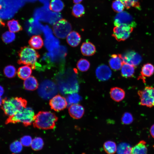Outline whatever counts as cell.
Masks as SVG:
<instances>
[{
  "mask_svg": "<svg viewBox=\"0 0 154 154\" xmlns=\"http://www.w3.org/2000/svg\"><path fill=\"white\" fill-rule=\"evenodd\" d=\"M28 42L31 47L36 49L41 48L43 45V40L39 35L33 36L29 40Z\"/></svg>",
  "mask_w": 154,
  "mask_h": 154,
  "instance_id": "obj_24",
  "label": "cell"
},
{
  "mask_svg": "<svg viewBox=\"0 0 154 154\" xmlns=\"http://www.w3.org/2000/svg\"><path fill=\"white\" fill-rule=\"evenodd\" d=\"M38 83L36 78L31 76L25 80L23 82L24 88L26 90L33 91L38 87Z\"/></svg>",
  "mask_w": 154,
  "mask_h": 154,
  "instance_id": "obj_21",
  "label": "cell"
},
{
  "mask_svg": "<svg viewBox=\"0 0 154 154\" xmlns=\"http://www.w3.org/2000/svg\"><path fill=\"white\" fill-rule=\"evenodd\" d=\"M49 104L52 109L56 111H59L66 108L68 102L64 97L60 95H57L51 99Z\"/></svg>",
  "mask_w": 154,
  "mask_h": 154,
  "instance_id": "obj_13",
  "label": "cell"
},
{
  "mask_svg": "<svg viewBox=\"0 0 154 154\" xmlns=\"http://www.w3.org/2000/svg\"><path fill=\"white\" fill-rule=\"evenodd\" d=\"M121 56L123 62L129 64L135 67L138 65L142 60L140 54L133 50L127 51Z\"/></svg>",
  "mask_w": 154,
  "mask_h": 154,
  "instance_id": "obj_12",
  "label": "cell"
},
{
  "mask_svg": "<svg viewBox=\"0 0 154 154\" xmlns=\"http://www.w3.org/2000/svg\"><path fill=\"white\" fill-rule=\"evenodd\" d=\"M15 38V34L10 31H7L4 32L1 36L3 41L5 44H9L12 42L14 40Z\"/></svg>",
  "mask_w": 154,
  "mask_h": 154,
  "instance_id": "obj_33",
  "label": "cell"
},
{
  "mask_svg": "<svg viewBox=\"0 0 154 154\" xmlns=\"http://www.w3.org/2000/svg\"><path fill=\"white\" fill-rule=\"evenodd\" d=\"M132 148L129 144L121 143L118 145L117 151L118 154H131Z\"/></svg>",
  "mask_w": 154,
  "mask_h": 154,
  "instance_id": "obj_30",
  "label": "cell"
},
{
  "mask_svg": "<svg viewBox=\"0 0 154 154\" xmlns=\"http://www.w3.org/2000/svg\"><path fill=\"white\" fill-rule=\"evenodd\" d=\"M122 123L125 125H129L131 123L133 120L132 115L128 112H125L122 115L121 118Z\"/></svg>",
  "mask_w": 154,
  "mask_h": 154,
  "instance_id": "obj_39",
  "label": "cell"
},
{
  "mask_svg": "<svg viewBox=\"0 0 154 154\" xmlns=\"http://www.w3.org/2000/svg\"><path fill=\"white\" fill-rule=\"evenodd\" d=\"M19 59L17 63L31 66L32 69L36 68L37 59L40 55L38 52L33 48L24 46L21 48L18 52Z\"/></svg>",
  "mask_w": 154,
  "mask_h": 154,
  "instance_id": "obj_5",
  "label": "cell"
},
{
  "mask_svg": "<svg viewBox=\"0 0 154 154\" xmlns=\"http://www.w3.org/2000/svg\"><path fill=\"white\" fill-rule=\"evenodd\" d=\"M124 4L125 7L129 9L131 7L140 9L139 0H119Z\"/></svg>",
  "mask_w": 154,
  "mask_h": 154,
  "instance_id": "obj_36",
  "label": "cell"
},
{
  "mask_svg": "<svg viewBox=\"0 0 154 154\" xmlns=\"http://www.w3.org/2000/svg\"><path fill=\"white\" fill-rule=\"evenodd\" d=\"M27 103V101L21 98H5L3 100L1 108L5 114L9 117L26 107Z\"/></svg>",
  "mask_w": 154,
  "mask_h": 154,
  "instance_id": "obj_3",
  "label": "cell"
},
{
  "mask_svg": "<svg viewBox=\"0 0 154 154\" xmlns=\"http://www.w3.org/2000/svg\"><path fill=\"white\" fill-rule=\"evenodd\" d=\"M95 73L97 78L101 81L108 80L112 75V72L110 68L104 64H101L97 67Z\"/></svg>",
  "mask_w": 154,
  "mask_h": 154,
  "instance_id": "obj_14",
  "label": "cell"
},
{
  "mask_svg": "<svg viewBox=\"0 0 154 154\" xmlns=\"http://www.w3.org/2000/svg\"><path fill=\"white\" fill-rule=\"evenodd\" d=\"M67 100L69 103L72 104H77L81 100V97L78 94L73 93L68 96Z\"/></svg>",
  "mask_w": 154,
  "mask_h": 154,
  "instance_id": "obj_40",
  "label": "cell"
},
{
  "mask_svg": "<svg viewBox=\"0 0 154 154\" xmlns=\"http://www.w3.org/2000/svg\"><path fill=\"white\" fill-rule=\"evenodd\" d=\"M131 154H147L146 142L141 140L132 148Z\"/></svg>",
  "mask_w": 154,
  "mask_h": 154,
  "instance_id": "obj_23",
  "label": "cell"
},
{
  "mask_svg": "<svg viewBox=\"0 0 154 154\" xmlns=\"http://www.w3.org/2000/svg\"><path fill=\"white\" fill-rule=\"evenodd\" d=\"M133 27L125 24H121L114 28L112 36L118 41H124L128 38Z\"/></svg>",
  "mask_w": 154,
  "mask_h": 154,
  "instance_id": "obj_10",
  "label": "cell"
},
{
  "mask_svg": "<svg viewBox=\"0 0 154 154\" xmlns=\"http://www.w3.org/2000/svg\"><path fill=\"white\" fill-rule=\"evenodd\" d=\"M135 67L131 65L123 62L121 68L122 76L126 78L133 77L135 73Z\"/></svg>",
  "mask_w": 154,
  "mask_h": 154,
  "instance_id": "obj_22",
  "label": "cell"
},
{
  "mask_svg": "<svg viewBox=\"0 0 154 154\" xmlns=\"http://www.w3.org/2000/svg\"><path fill=\"white\" fill-rule=\"evenodd\" d=\"M45 45L47 49L50 52L59 46L58 40L52 35L45 37Z\"/></svg>",
  "mask_w": 154,
  "mask_h": 154,
  "instance_id": "obj_20",
  "label": "cell"
},
{
  "mask_svg": "<svg viewBox=\"0 0 154 154\" xmlns=\"http://www.w3.org/2000/svg\"><path fill=\"white\" fill-rule=\"evenodd\" d=\"M77 71L75 69L68 70L59 74L56 80L59 89L63 94L76 93L78 89L77 80Z\"/></svg>",
  "mask_w": 154,
  "mask_h": 154,
  "instance_id": "obj_1",
  "label": "cell"
},
{
  "mask_svg": "<svg viewBox=\"0 0 154 154\" xmlns=\"http://www.w3.org/2000/svg\"><path fill=\"white\" fill-rule=\"evenodd\" d=\"M44 142L43 139L40 137H37L34 138L31 144L32 149L35 151H38L43 147Z\"/></svg>",
  "mask_w": 154,
  "mask_h": 154,
  "instance_id": "obj_32",
  "label": "cell"
},
{
  "mask_svg": "<svg viewBox=\"0 0 154 154\" xmlns=\"http://www.w3.org/2000/svg\"><path fill=\"white\" fill-rule=\"evenodd\" d=\"M64 5L61 0H52L50 4L49 8L51 11L58 12L64 8Z\"/></svg>",
  "mask_w": 154,
  "mask_h": 154,
  "instance_id": "obj_29",
  "label": "cell"
},
{
  "mask_svg": "<svg viewBox=\"0 0 154 154\" xmlns=\"http://www.w3.org/2000/svg\"><path fill=\"white\" fill-rule=\"evenodd\" d=\"M4 92V89L3 87L0 85V96H2Z\"/></svg>",
  "mask_w": 154,
  "mask_h": 154,
  "instance_id": "obj_43",
  "label": "cell"
},
{
  "mask_svg": "<svg viewBox=\"0 0 154 154\" xmlns=\"http://www.w3.org/2000/svg\"><path fill=\"white\" fill-rule=\"evenodd\" d=\"M58 88L52 81L45 80L42 82L38 88V93L42 98L48 100L52 98L57 93Z\"/></svg>",
  "mask_w": 154,
  "mask_h": 154,
  "instance_id": "obj_7",
  "label": "cell"
},
{
  "mask_svg": "<svg viewBox=\"0 0 154 154\" xmlns=\"http://www.w3.org/2000/svg\"><path fill=\"white\" fill-rule=\"evenodd\" d=\"M150 132L152 137L154 138V124L153 125L150 127Z\"/></svg>",
  "mask_w": 154,
  "mask_h": 154,
  "instance_id": "obj_42",
  "label": "cell"
},
{
  "mask_svg": "<svg viewBox=\"0 0 154 154\" xmlns=\"http://www.w3.org/2000/svg\"><path fill=\"white\" fill-rule=\"evenodd\" d=\"M69 114L73 118L78 119L81 118L83 116L85 110L82 105L78 104H72L68 109Z\"/></svg>",
  "mask_w": 154,
  "mask_h": 154,
  "instance_id": "obj_15",
  "label": "cell"
},
{
  "mask_svg": "<svg viewBox=\"0 0 154 154\" xmlns=\"http://www.w3.org/2000/svg\"><path fill=\"white\" fill-rule=\"evenodd\" d=\"M35 116L33 109L31 108L26 107L14 115L9 116L6 120L5 123L20 122L27 126L33 123Z\"/></svg>",
  "mask_w": 154,
  "mask_h": 154,
  "instance_id": "obj_4",
  "label": "cell"
},
{
  "mask_svg": "<svg viewBox=\"0 0 154 154\" xmlns=\"http://www.w3.org/2000/svg\"><path fill=\"white\" fill-rule=\"evenodd\" d=\"M114 24L115 26L125 24L133 28L136 26V23L132 17L125 11L118 13L116 15L114 19Z\"/></svg>",
  "mask_w": 154,
  "mask_h": 154,
  "instance_id": "obj_11",
  "label": "cell"
},
{
  "mask_svg": "<svg viewBox=\"0 0 154 154\" xmlns=\"http://www.w3.org/2000/svg\"><path fill=\"white\" fill-rule=\"evenodd\" d=\"M89 62L86 59L81 58L78 62L77 66L78 70L82 72L87 71L90 67Z\"/></svg>",
  "mask_w": 154,
  "mask_h": 154,
  "instance_id": "obj_34",
  "label": "cell"
},
{
  "mask_svg": "<svg viewBox=\"0 0 154 154\" xmlns=\"http://www.w3.org/2000/svg\"><path fill=\"white\" fill-rule=\"evenodd\" d=\"M85 13V9L83 6L80 3L76 4L72 8V13L76 17L82 16Z\"/></svg>",
  "mask_w": 154,
  "mask_h": 154,
  "instance_id": "obj_31",
  "label": "cell"
},
{
  "mask_svg": "<svg viewBox=\"0 0 154 154\" xmlns=\"http://www.w3.org/2000/svg\"><path fill=\"white\" fill-rule=\"evenodd\" d=\"M123 63L121 55V54H112L109 60V66L114 71L120 69Z\"/></svg>",
  "mask_w": 154,
  "mask_h": 154,
  "instance_id": "obj_16",
  "label": "cell"
},
{
  "mask_svg": "<svg viewBox=\"0 0 154 154\" xmlns=\"http://www.w3.org/2000/svg\"><path fill=\"white\" fill-rule=\"evenodd\" d=\"M32 73L31 68L27 65L19 67L17 72L18 76L22 80H25L30 76Z\"/></svg>",
  "mask_w": 154,
  "mask_h": 154,
  "instance_id": "obj_25",
  "label": "cell"
},
{
  "mask_svg": "<svg viewBox=\"0 0 154 154\" xmlns=\"http://www.w3.org/2000/svg\"><path fill=\"white\" fill-rule=\"evenodd\" d=\"M103 148L108 154H114L117 151V147L116 143L112 141H108L104 144Z\"/></svg>",
  "mask_w": 154,
  "mask_h": 154,
  "instance_id": "obj_28",
  "label": "cell"
},
{
  "mask_svg": "<svg viewBox=\"0 0 154 154\" xmlns=\"http://www.w3.org/2000/svg\"><path fill=\"white\" fill-rule=\"evenodd\" d=\"M72 29L70 24L64 19H61L57 21L53 27L54 35L61 38H66L71 32Z\"/></svg>",
  "mask_w": 154,
  "mask_h": 154,
  "instance_id": "obj_9",
  "label": "cell"
},
{
  "mask_svg": "<svg viewBox=\"0 0 154 154\" xmlns=\"http://www.w3.org/2000/svg\"><path fill=\"white\" fill-rule=\"evenodd\" d=\"M13 154H15L14 153H13Z\"/></svg>",
  "mask_w": 154,
  "mask_h": 154,
  "instance_id": "obj_47",
  "label": "cell"
},
{
  "mask_svg": "<svg viewBox=\"0 0 154 154\" xmlns=\"http://www.w3.org/2000/svg\"><path fill=\"white\" fill-rule=\"evenodd\" d=\"M58 117L53 113L48 111H40L35 116L33 123L35 127L44 129L53 128Z\"/></svg>",
  "mask_w": 154,
  "mask_h": 154,
  "instance_id": "obj_2",
  "label": "cell"
},
{
  "mask_svg": "<svg viewBox=\"0 0 154 154\" xmlns=\"http://www.w3.org/2000/svg\"><path fill=\"white\" fill-rule=\"evenodd\" d=\"M82 54L85 56H90L94 55L96 52V48L94 44L89 41L82 43L81 46Z\"/></svg>",
  "mask_w": 154,
  "mask_h": 154,
  "instance_id": "obj_18",
  "label": "cell"
},
{
  "mask_svg": "<svg viewBox=\"0 0 154 154\" xmlns=\"http://www.w3.org/2000/svg\"><path fill=\"white\" fill-rule=\"evenodd\" d=\"M110 94L111 98L117 102L121 101L125 96V92L124 90L118 87H114L111 88Z\"/></svg>",
  "mask_w": 154,
  "mask_h": 154,
  "instance_id": "obj_17",
  "label": "cell"
},
{
  "mask_svg": "<svg viewBox=\"0 0 154 154\" xmlns=\"http://www.w3.org/2000/svg\"><path fill=\"white\" fill-rule=\"evenodd\" d=\"M67 54L66 48L64 46H60L50 52L46 53L42 59L49 66H53L54 64L57 63L63 65Z\"/></svg>",
  "mask_w": 154,
  "mask_h": 154,
  "instance_id": "obj_6",
  "label": "cell"
},
{
  "mask_svg": "<svg viewBox=\"0 0 154 154\" xmlns=\"http://www.w3.org/2000/svg\"><path fill=\"white\" fill-rule=\"evenodd\" d=\"M7 25L9 31L13 33L18 32L23 29L18 21L14 19L8 21Z\"/></svg>",
  "mask_w": 154,
  "mask_h": 154,
  "instance_id": "obj_27",
  "label": "cell"
},
{
  "mask_svg": "<svg viewBox=\"0 0 154 154\" xmlns=\"http://www.w3.org/2000/svg\"><path fill=\"white\" fill-rule=\"evenodd\" d=\"M140 99V104L149 108L154 106V88L150 86L145 87L138 91Z\"/></svg>",
  "mask_w": 154,
  "mask_h": 154,
  "instance_id": "obj_8",
  "label": "cell"
},
{
  "mask_svg": "<svg viewBox=\"0 0 154 154\" xmlns=\"http://www.w3.org/2000/svg\"><path fill=\"white\" fill-rule=\"evenodd\" d=\"M3 72L5 76L9 78L14 77L16 74V69L13 65H9L4 68Z\"/></svg>",
  "mask_w": 154,
  "mask_h": 154,
  "instance_id": "obj_35",
  "label": "cell"
},
{
  "mask_svg": "<svg viewBox=\"0 0 154 154\" xmlns=\"http://www.w3.org/2000/svg\"><path fill=\"white\" fill-rule=\"evenodd\" d=\"M5 25V23L3 21L2 19L0 18V27H4Z\"/></svg>",
  "mask_w": 154,
  "mask_h": 154,
  "instance_id": "obj_44",
  "label": "cell"
},
{
  "mask_svg": "<svg viewBox=\"0 0 154 154\" xmlns=\"http://www.w3.org/2000/svg\"><path fill=\"white\" fill-rule=\"evenodd\" d=\"M66 40L70 46L75 47L78 46L80 42L81 36L78 33L73 31L71 32L68 35Z\"/></svg>",
  "mask_w": 154,
  "mask_h": 154,
  "instance_id": "obj_19",
  "label": "cell"
},
{
  "mask_svg": "<svg viewBox=\"0 0 154 154\" xmlns=\"http://www.w3.org/2000/svg\"><path fill=\"white\" fill-rule=\"evenodd\" d=\"M22 146L20 141L16 140L11 144L10 146V149L11 151L13 153H18L22 151Z\"/></svg>",
  "mask_w": 154,
  "mask_h": 154,
  "instance_id": "obj_37",
  "label": "cell"
},
{
  "mask_svg": "<svg viewBox=\"0 0 154 154\" xmlns=\"http://www.w3.org/2000/svg\"><path fill=\"white\" fill-rule=\"evenodd\" d=\"M3 100L0 96V106L2 105V104Z\"/></svg>",
  "mask_w": 154,
  "mask_h": 154,
  "instance_id": "obj_46",
  "label": "cell"
},
{
  "mask_svg": "<svg viewBox=\"0 0 154 154\" xmlns=\"http://www.w3.org/2000/svg\"><path fill=\"white\" fill-rule=\"evenodd\" d=\"M82 1V0H73L74 3L75 4L79 3Z\"/></svg>",
  "mask_w": 154,
  "mask_h": 154,
  "instance_id": "obj_45",
  "label": "cell"
},
{
  "mask_svg": "<svg viewBox=\"0 0 154 154\" xmlns=\"http://www.w3.org/2000/svg\"><path fill=\"white\" fill-rule=\"evenodd\" d=\"M154 73V66L150 63L144 64L142 67L141 72V77H149Z\"/></svg>",
  "mask_w": 154,
  "mask_h": 154,
  "instance_id": "obj_26",
  "label": "cell"
},
{
  "mask_svg": "<svg viewBox=\"0 0 154 154\" xmlns=\"http://www.w3.org/2000/svg\"><path fill=\"white\" fill-rule=\"evenodd\" d=\"M112 7L115 12L119 13L123 11L125 7L119 0H115L112 3Z\"/></svg>",
  "mask_w": 154,
  "mask_h": 154,
  "instance_id": "obj_38",
  "label": "cell"
},
{
  "mask_svg": "<svg viewBox=\"0 0 154 154\" xmlns=\"http://www.w3.org/2000/svg\"><path fill=\"white\" fill-rule=\"evenodd\" d=\"M32 139L29 135H25L20 139V141L23 145L25 146H29L31 145Z\"/></svg>",
  "mask_w": 154,
  "mask_h": 154,
  "instance_id": "obj_41",
  "label": "cell"
}]
</instances>
